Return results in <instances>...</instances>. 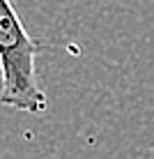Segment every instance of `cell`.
<instances>
[{
    "mask_svg": "<svg viewBox=\"0 0 154 159\" xmlns=\"http://www.w3.org/2000/svg\"><path fill=\"white\" fill-rule=\"evenodd\" d=\"M0 76H2V58H0Z\"/></svg>",
    "mask_w": 154,
    "mask_h": 159,
    "instance_id": "7a4b0ae2",
    "label": "cell"
},
{
    "mask_svg": "<svg viewBox=\"0 0 154 159\" xmlns=\"http://www.w3.org/2000/svg\"><path fill=\"white\" fill-rule=\"evenodd\" d=\"M42 46L21 23L14 5L0 0V58L2 90L0 104L39 116L48 108V97L37 79V56Z\"/></svg>",
    "mask_w": 154,
    "mask_h": 159,
    "instance_id": "6da1fadb",
    "label": "cell"
}]
</instances>
